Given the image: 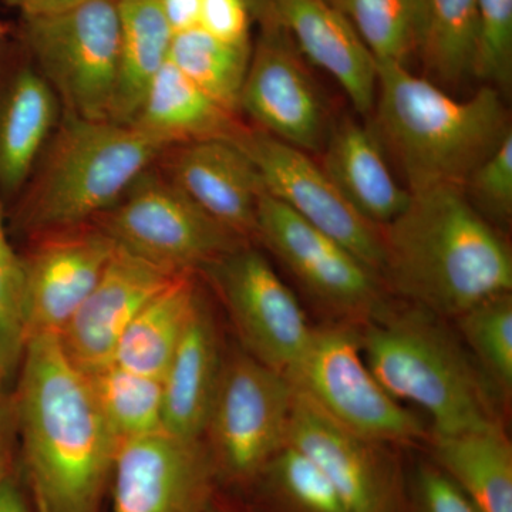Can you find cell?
Masks as SVG:
<instances>
[{"label": "cell", "mask_w": 512, "mask_h": 512, "mask_svg": "<svg viewBox=\"0 0 512 512\" xmlns=\"http://www.w3.org/2000/svg\"><path fill=\"white\" fill-rule=\"evenodd\" d=\"M16 377L13 406L33 495L50 512H97L120 443L89 377L73 365L57 335L26 340Z\"/></svg>", "instance_id": "6da1fadb"}, {"label": "cell", "mask_w": 512, "mask_h": 512, "mask_svg": "<svg viewBox=\"0 0 512 512\" xmlns=\"http://www.w3.org/2000/svg\"><path fill=\"white\" fill-rule=\"evenodd\" d=\"M382 238L384 286L440 318L512 291L510 245L461 187L410 194Z\"/></svg>", "instance_id": "7a4b0ae2"}, {"label": "cell", "mask_w": 512, "mask_h": 512, "mask_svg": "<svg viewBox=\"0 0 512 512\" xmlns=\"http://www.w3.org/2000/svg\"><path fill=\"white\" fill-rule=\"evenodd\" d=\"M373 111V131L396 161L410 194L443 185L463 188L512 131L494 87L485 84L470 99H454L400 63H377Z\"/></svg>", "instance_id": "3957f363"}, {"label": "cell", "mask_w": 512, "mask_h": 512, "mask_svg": "<svg viewBox=\"0 0 512 512\" xmlns=\"http://www.w3.org/2000/svg\"><path fill=\"white\" fill-rule=\"evenodd\" d=\"M357 329L373 375L397 402L429 414L433 434L450 436L500 421L497 393L447 319L413 303L387 301Z\"/></svg>", "instance_id": "277c9868"}, {"label": "cell", "mask_w": 512, "mask_h": 512, "mask_svg": "<svg viewBox=\"0 0 512 512\" xmlns=\"http://www.w3.org/2000/svg\"><path fill=\"white\" fill-rule=\"evenodd\" d=\"M52 136L16 212L20 228L35 235L94 222L171 148L134 124L67 113Z\"/></svg>", "instance_id": "5b68a950"}, {"label": "cell", "mask_w": 512, "mask_h": 512, "mask_svg": "<svg viewBox=\"0 0 512 512\" xmlns=\"http://www.w3.org/2000/svg\"><path fill=\"white\" fill-rule=\"evenodd\" d=\"M296 392L352 433L380 444L429 439L417 414L397 402L367 366L356 323L313 328L305 352L288 373Z\"/></svg>", "instance_id": "8992f818"}, {"label": "cell", "mask_w": 512, "mask_h": 512, "mask_svg": "<svg viewBox=\"0 0 512 512\" xmlns=\"http://www.w3.org/2000/svg\"><path fill=\"white\" fill-rule=\"evenodd\" d=\"M26 39L64 113L110 120L119 66L117 2L83 0L55 15L26 18Z\"/></svg>", "instance_id": "52a82bcc"}, {"label": "cell", "mask_w": 512, "mask_h": 512, "mask_svg": "<svg viewBox=\"0 0 512 512\" xmlns=\"http://www.w3.org/2000/svg\"><path fill=\"white\" fill-rule=\"evenodd\" d=\"M96 221L120 248L175 274H195L245 245L168 178L148 170Z\"/></svg>", "instance_id": "ba28073f"}, {"label": "cell", "mask_w": 512, "mask_h": 512, "mask_svg": "<svg viewBox=\"0 0 512 512\" xmlns=\"http://www.w3.org/2000/svg\"><path fill=\"white\" fill-rule=\"evenodd\" d=\"M295 396L288 376L245 350L224 357L204 433L215 467L237 478L262 473L288 443Z\"/></svg>", "instance_id": "9c48e42d"}, {"label": "cell", "mask_w": 512, "mask_h": 512, "mask_svg": "<svg viewBox=\"0 0 512 512\" xmlns=\"http://www.w3.org/2000/svg\"><path fill=\"white\" fill-rule=\"evenodd\" d=\"M255 237L313 301L343 322L360 325L389 301L377 272L266 192L258 202Z\"/></svg>", "instance_id": "30bf717a"}, {"label": "cell", "mask_w": 512, "mask_h": 512, "mask_svg": "<svg viewBox=\"0 0 512 512\" xmlns=\"http://www.w3.org/2000/svg\"><path fill=\"white\" fill-rule=\"evenodd\" d=\"M221 296L242 350L288 375L313 328L298 298L261 252L242 245L202 269Z\"/></svg>", "instance_id": "8fae6325"}, {"label": "cell", "mask_w": 512, "mask_h": 512, "mask_svg": "<svg viewBox=\"0 0 512 512\" xmlns=\"http://www.w3.org/2000/svg\"><path fill=\"white\" fill-rule=\"evenodd\" d=\"M229 141L254 163L266 194L382 274V227L367 221L349 204L311 154L259 128L244 126Z\"/></svg>", "instance_id": "7c38bea8"}, {"label": "cell", "mask_w": 512, "mask_h": 512, "mask_svg": "<svg viewBox=\"0 0 512 512\" xmlns=\"http://www.w3.org/2000/svg\"><path fill=\"white\" fill-rule=\"evenodd\" d=\"M239 111L259 130L308 154L322 151L332 127L301 53L285 33L268 26L252 50Z\"/></svg>", "instance_id": "4fadbf2b"}, {"label": "cell", "mask_w": 512, "mask_h": 512, "mask_svg": "<svg viewBox=\"0 0 512 512\" xmlns=\"http://www.w3.org/2000/svg\"><path fill=\"white\" fill-rule=\"evenodd\" d=\"M215 473L202 439L160 431L124 441L111 473V512H208Z\"/></svg>", "instance_id": "5bb4252c"}, {"label": "cell", "mask_w": 512, "mask_h": 512, "mask_svg": "<svg viewBox=\"0 0 512 512\" xmlns=\"http://www.w3.org/2000/svg\"><path fill=\"white\" fill-rule=\"evenodd\" d=\"M117 244L90 224L37 235L22 256L26 336L57 335L86 301Z\"/></svg>", "instance_id": "9a60e30c"}, {"label": "cell", "mask_w": 512, "mask_h": 512, "mask_svg": "<svg viewBox=\"0 0 512 512\" xmlns=\"http://www.w3.org/2000/svg\"><path fill=\"white\" fill-rule=\"evenodd\" d=\"M178 275L117 245L99 282L57 336L73 365L90 376L114 363L131 320Z\"/></svg>", "instance_id": "2e32d148"}, {"label": "cell", "mask_w": 512, "mask_h": 512, "mask_svg": "<svg viewBox=\"0 0 512 512\" xmlns=\"http://www.w3.org/2000/svg\"><path fill=\"white\" fill-rule=\"evenodd\" d=\"M288 443L312 458L348 512H399V484L382 444L339 426L296 392Z\"/></svg>", "instance_id": "e0dca14e"}, {"label": "cell", "mask_w": 512, "mask_h": 512, "mask_svg": "<svg viewBox=\"0 0 512 512\" xmlns=\"http://www.w3.org/2000/svg\"><path fill=\"white\" fill-rule=\"evenodd\" d=\"M262 26L281 30L309 62L330 74L363 116L372 113L377 63L329 0H247Z\"/></svg>", "instance_id": "ac0fdd59"}, {"label": "cell", "mask_w": 512, "mask_h": 512, "mask_svg": "<svg viewBox=\"0 0 512 512\" xmlns=\"http://www.w3.org/2000/svg\"><path fill=\"white\" fill-rule=\"evenodd\" d=\"M168 164V180L222 227L256 235V211L264 184L247 154L229 140L180 144Z\"/></svg>", "instance_id": "d6986e66"}, {"label": "cell", "mask_w": 512, "mask_h": 512, "mask_svg": "<svg viewBox=\"0 0 512 512\" xmlns=\"http://www.w3.org/2000/svg\"><path fill=\"white\" fill-rule=\"evenodd\" d=\"M222 366L217 326L201 298L161 379L165 433L185 440L204 437Z\"/></svg>", "instance_id": "ffe728a7"}, {"label": "cell", "mask_w": 512, "mask_h": 512, "mask_svg": "<svg viewBox=\"0 0 512 512\" xmlns=\"http://www.w3.org/2000/svg\"><path fill=\"white\" fill-rule=\"evenodd\" d=\"M322 151L323 170L367 221L384 227L409 204L410 192L394 180L373 128L345 117L332 124Z\"/></svg>", "instance_id": "44dd1931"}, {"label": "cell", "mask_w": 512, "mask_h": 512, "mask_svg": "<svg viewBox=\"0 0 512 512\" xmlns=\"http://www.w3.org/2000/svg\"><path fill=\"white\" fill-rule=\"evenodd\" d=\"M59 99L42 74L23 67L0 87V197L20 194L57 123Z\"/></svg>", "instance_id": "7402d4cb"}, {"label": "cell", "mask_w": 512, "mask_h": 512, "mask_svg": "<svg viewBox=\"0 0 512 512\" xmlns=\"http://www.w3.org/2000/svg\"><path fill=\"white\" fill-rule=\"evenodd\" d=\"M134 126L170 147L204 140H232L241 130L225 110L168 60L144 97Z\"/></svg>", "instance_id": "603a6c76"}, {"label": "cell", "mask_w": 512, "mask_h": 512, "mask_svg": "<svg viewBox=\"0 0 512 512\" xmlns=\"http://www.w3.org/2000/svg\"><path fill=\"white\" fill-rule=\"evenodd\" d=\"M437 466L481 512H512V446L495 421L464 433L431 436Z\"/></svg>", "instance_id": "cb8c5ba5"}, {"label": "cell", "mask_w": 512, "mask_h": 512, "mask_svg": "<svg viewBox=\"0 0 512 512\" xmlns=\"http://www.w3.org/2000/svg\"><path fill=\"white\" fill-rule=\"evenodd\" d=\"M119 66L110 120L131 124L170 56L174 32L160 0H119Z\"/></svg>", "instance_id": "d4e9b609"}, {"label": "cell", "mask_w": 512, "mask_h": 512, "mask_svg": "<svg viewBox=\"0 0 512 512\" xmlns=\"http://www.w3.org/2000/svg\"><path fill=\"white\" fill-rule=\"evenodd\" d=\"M201 298L194 274L178 275L131 320L114 362L141 375L163 379Z\"/></svg>", "instance_id": "484cf974"}, {"label": "cell", "mask_w": 512, "mask_h": 512, "mask_svg": "<svg viewBox=\"0 0 512 512\" xmlns=\"http://www.w3.org/2000/svg\"><path fill=\"white\" fill-rule=\"evenodd\" d=\"M476 39L477 0H426L419 47L426 79L447 92L473 77Z\"/></svg>", "instance_id": "4316f807"}, {"label": "cell", "mask_w": 512, "mask_h": 512, "mask_svg": "<svg viewBox=\"0 0 512 512\" xmlns=\"http://www.w3.org/2000/svg\"><path fill=\"white\" fill-rule=\"evenodd\" d=\"M251 53V45H229L197 26L174 33L168 60L215 103L237 114Z\"/></svg>", "instance_id": "83f0119b"}, {"label": "cell", "mask_w": 512, "mask_h": 512, "mask_svg": "<svg viewBox=\"0 0 512 512\" xmlns=\"http://www.w3.org/2000/svg\"><path fill=\"white\" fill-rule=\"evenodd\" d=\"M107 426L119 443L163 430V384L111 363L87 376Z\"/></svg>", "instance_id": "f1b7e54d"}, {"label": "cell", "mask_w": 512, "mask_h": 512, "mask_svg": "<svg viewBox=\"0 0 512 512\" xmlns=\"http://www.w3.org/2000/svg\"><path fill=\"white\" fill-rule=\"evenodd\" d=\"M349 20L376 63L406 64L419 52L426 0H329Z\"/></svg>", "instance_id": "f546056e"}, {"label": "cell", "mask_w": 512, "mask_h": 512, "mask_svg": "<svg viewBox=\"0 0 512 512\" xmlns=\"http://www.w3.org/2000/svg\"><path fill=\"white\" fill-rule=\"evenodd\" d=\"M457 335L497 396L512 392V296H493L454 318Z\"/></svg>", "instance_id": "4dcf8cb0"}, {"label": "cell", "mask_w": 512, "mask_h": 512, "mask_svg": "<svg viewBox=\"0 0 512 512\" xmlns=\"http://www.w3.org/2000/svg\"><path fill=\"white\" fill-rule=\"evenodd\" d=\"M264 473L286 512H348L318 464L292 444L272 457Z\"/></svg>", "instance_id": "1f68e13d"}, {"label": "cell", "mask_w": 512, "mask_h": 512, "mask_svg": "<svg viewBox=\"0 0 512 512\" xmlns=\"http://www.w3.org/2000/svg\"><path fill=\"white\" fill-rule=\"evenodd\" d=\"M26 340L22 255L10 242L0 197V386L5 389L18 376Z\"/></svg>", "instance_id": "d6a6232c"}, {"label": "cell", "mask_w": 512, "mask_h": 512, "mask_svg": "<svg viewBox=\"0 0 512 512\" xmlns=\"http://www.w3.org/2000/svg\"><path fill=\"white\" fill-rule=\"evenodd\" d=\"M473 77L498 92L512 82V0H477Z\"/></svg>", "instance_id": "836d02e7"}, {"label": "cell", "mask_w": 512, "mask_h": 512, "mask_svg": "<svg viewBox=\"0 0 512 512\" xmlns=\"http://www.w3.org/2000/svg\"><path fill=\"white\" fill-rule=\"evenodd\" d=\"M467 200L495 228H505L512 218V131L463 185Z\"/></svg>", "instance_id": "e575fe53"}, {"label": "cell", "mask_w": 512, "mask_h": 512, "mask_svg": "<svg viewBox=\"0 0 512 512\" xmlns=\"http://www.w3.org/2000/svg\"><path fill=\"white\" fill-rule=\"evenodd\" d=\"M412 497L416 512H481L453 478L430 464L414 473Z\"/></svg>", "instance_id": "d590c367"}, {"label": "cell", "mask_w": 512, "mask_h": 512, "mask_svg": "<svg viewBox=\"0 0 512 512\" xmlns=\"http://www.w3.org/2000/svg\"><path fill=\"white\" fill-rule=\"evenodd\" d=\"M198 28L229 45H249L247 0H201Z\"/></svg>", "instance_id": "8d00e7d4"}, {"label": "cell", "mask_w": 512, "mask_h": 512, "mask_svg": "<svg viewBox=\"0 0 512 512\" xmlns=\"http://www.w3.org/2000/svg\"><path fill=\"white\" fill-rule=\"evenodd\" d=\"M18 433L15 406L0 386V483L12 476L13 441Z\"/></svg>", "instance_id": "74e56055"}, {"label": "cell", "mask_w": 512, "mask_h": 512, "mask_svg": "<svg viewBox=\"0 0 512 512\" xmlns=\"http://www.w3.org/2000/svg\"><path fill=\"white\" fill-rule=\"evenodd\" d=\"M201 0H160L161 8L174 33L197 28Z\"/></svg>", "instance_id": "f35d334b"}, {"label": "cell", "mask_w": 512, "mask_h": 512, "mask_svg": "<svg viewBox=\"0 0 512 512\" xmlns=\"http://www.w3.org/2000/svg\"><path fill=\"white\" fill-rule=\"evenodd\" d=\"M12 5L22 10L25 18L55 15L79 5L83 0H9Z\"/></svg>", "instance_id": "ab89813d"}, {"label": "cell", "mask_w": 512, "mask_h": 512, "mask_svg": "<svg viewBox=\"0 0 512 512\" xmlns=\"http://www.w3.org/2000/svg\"><path fill=\"white\" fill-rule=\"evenodd\" d=\"M0 512H30L25 495L12 476L0 483Z\"/></svg>", "instance_id": "60d3db41"}, {"label": "cell", "mask_w": 512, "mask_h": 512, "mask_svg": "<svg viewBox=\"0 0 512 512\" xmlns=\"http://www.w3.org/2000/svg\"><path fill=\"white\" fill-rule=\"evenodd\" d=\"M33 498H35L36 512H50L49 508L46 507V504L43 503V501L40 500L39 497H36V495H33Z\"/></svg>", "instance_id": "b9f144b4"}, {"label": "cell", "mask_w": 512, "mask_h": 512, "mask_svg": "<svg viewBox=\"0 0 512 512\" xmlns=\"http://www.w3.org/2000/svg\"><path fill=\"white\" fill-rule=\"evenodd\" d=\"M114 2H119V0H114Z\"/></svg>", "instance_id": "7bdbcfd3"}, {"label": "cell", "mask_w": 512, "mask_h": 512, "mask_svg": "<svg viewBox=\"0 0 512 512\" xmlns=\"http://www.w3.org/2000/svg\"><path fill=\"white\" fill-rule=\"evenodd\" d=\"M0 33H2V29H0Z\"/></svg>", "instance_id": "ee69618b"}]
</instances>
